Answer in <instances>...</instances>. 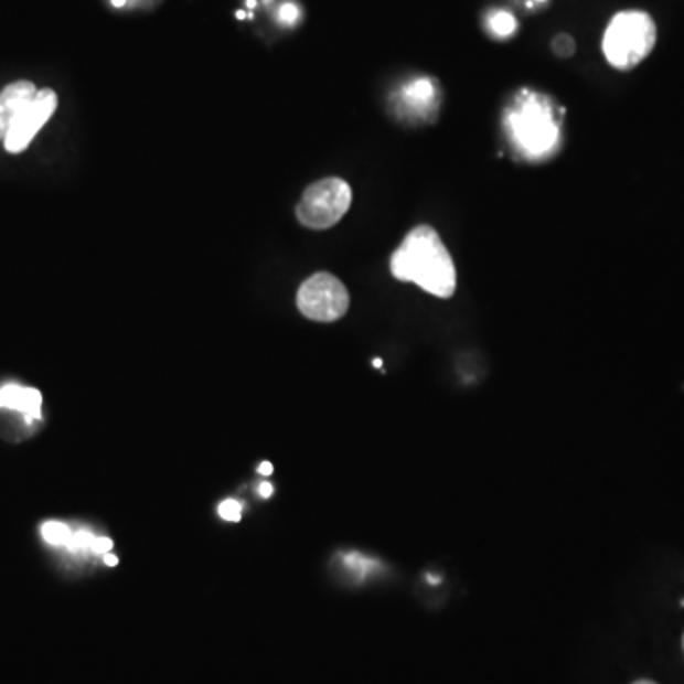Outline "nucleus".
Listing matches in <instances>:
<instances>
[{
	"instance_id": "1",
	"label": "nucleus",
	"mask_w": 684,
	"mask_h": 684,
	"mask_svg": "<svg viewBox=\"0 0 684 684\" xmlns=\"http://www.w3.org/2000/svg\"><path fill=\"white\" fill-rule=\"evenodd\" d=\"M504 131L525 162H546L562 149L563 110L534 89H521L504 113Z\"/></svg>"
},
{
	"instance_id": "2",
	"label": "nucleus",
	"mask_w": 684,
	"mask_h": 684,
	"mask_svg": "<svg viewBox=\"0 0 684 684\" xmlns=\"http://www.w3.org/2000/svg\"><path fill=\"white\" fill-rule=\"evenodd\" d=\"M392 274L399 281L417 284L426 293L449 299L457 289V268L451 254L430 225L413 228L391 260Z\"/></svg>"
},
{
	"instance_id": "3",
	"label": "nucleus",
	"mask_w": 684,
	"mask_h": 684,
	"mask_svg": "<svg viewBox=\"0 0 684 684\" xmlns=\"http://www.w3.org/2000/svg\"><path fill=\"white\" fill-rule=\"evenodd\" d=\"M656 39V23L646 12L626 10L610 20L602 36V52L612 67L630 71L649 57Z\"/></svg>"
},
{
	"instance_id": "4",
	"label": "nucleus",
	"mask_w": 684,
	"mask_h": 684,
	"mask_svg": "<svg viewBox=\"0 0 684 684\" xmlns=\"http://www.w3.org/2000/svg\"><path fill=\"white\" fill-rule=\"evenodd\" d=\"M352 205V189L344 179L328 178L316 181L302 194L297 205V220L312 231L335 226Z\"/></svg>"
},
{
	"instance_id": "5",
	"label": "nucleus",
	"mask_w": 684,
	"mask_h": 684,
	"mask_svg": "<svg viewBox=\"0 0 684 684\" xmlns=\"http://www.w3.org/2000/svg\"><path fill=\"white\" fill-rule=\"evenodd\" d=\"M297 307L308 320L336 322L349 312V289L333 274L316 272L299 288Z\"/></svg>"
},
{
	"instance_id": "6",
	"label": "nucleus",
	"mask_w": 684,
	"mask_h": 684,
	"mask_svg": "<svg viewBox=\"0 0 684 684\" xmlns=\"http://www.w3.org/2000/svg\"><path fill=\"white\" fill-rule=\"evenodd\" d=\"M55 109H57V96H55L54 89H39L33 101L21 110L20 117L15 118V122L10 126L7 137H4L7 151L12 152V154H20V152L25 151L42 126L49 122L50 117L54 115Z\"/></svg>"
},
{
	"instance_id": "7",
	"label": "nucleus",
	"mask_w": 684,
	"mask_h": 684,
	"mask_svg": "<svg viewBox=\"0 0 684 684\" xmlns=\"http://www.w3.org/2000/svg\"><path fill=\"white\" fill-rule=\"evenodd\" d=\"M36 92L39 89L34 88V84L29 81L8 84L7 88L0 92V139L7 137L10 126L15 122V118L20 117L21 110L33 101Z\"/></svg>"
},
{
	"instance_id": "8",
	"label": "nucleus",
	"mask_w": 684,
	"mask_h": 684,
	"mask_svg": "<svg viewBox=\"0 0 684 684\" xmlns=\"http://www.w3.org/2000/svg\"><path fill=\"white\" fill-rule=\"evenodd\" d=\"M0 409L18 410L28 418H42V394L20 384H7L0 388Z\"/></svg>"
},
{
	"instance_id": "9",
	"label": "nucleus",
	"mask_w": 684,
	"mask_h": 684,
	"mask_svg": "<svg viewBox=\"0 0 684 684\" xmlns=\"http://www.w3.org/2000/svg\"><path fill=\"white\" fill-rule=\"evenodd\" d=\"M436 97H438V88L434 81L420 76L405 86L402 92V105L415 115H425L428 107L436 103Z\"/></svg>"
},
{
	"instance_id": "10",
	"label": "nucleus",
	"mask_w": 684,
	"mask_h": 684,
	"mask_svg": "<svg viewBox=\"0 0 684 684\" xmlns=\"http://www.w3.org/2000/svg\"><path fill=\"white\" fill-rule=\"evenodd\" d=\"M489 29L499 39H507V36H512L517 31V20L506 10H496V12L489 15Z\"/></svg>"
},
{
	"instance_id": "11",
	"label": "nucleus",
	"mask_w": 684,
	"mask_h": 684,
	"mask_svg": "<svg viewBox=\"0 0 684 684\" xmlns=\"http://www.w3.org/2000/svg\"><path fill=\"white\" fill-rule=\"evenodd\" d=\"M73 531L60 521H49L42 525V538L49 542L50 546H67Z\"/></svg>"
},
{
	"instance_id": "12",
	"label": "nucleus",
	"mask_w": 684,
	"mask_h": 684,
	"mask_svg": "<svg viewBox=\"0 0 684 684\" xmlns=\"http://www.w3.org/2000/svg\"><path fill=\"white\" fill-rule=\"evenodd\" d=\"M94 541H96V536L86 531V528H81V531H73L71 534V541H68L67 549L71 552H92V546H94Z\"/></svg>"
},
{
	"instance_id": "13",
	"label": "nucleus",
	"mask_w": 684,
	"mask_h": 684,
	"mask_svg": "<svg viewBox=\"0 0 684 684\" xmlns=\"http://www.w3.org/2000/svg\"><path fill=\"white\" fill-rule=\"evenodd\" d=\"M555 54L559 55V57H570V55L575 54L576 44L568 34H559V36H555L554 44Z\"/></svg>"
},
{
	"instance_id": "14",
	"label": "nucleus",
	"mask_w": 684,
	"mask_h": 684,
	"mask_svg": "<svg viewBox=\"0 0 684 684\" xmlns=\"http://www.w3.org/2000/svg\"><path fill=\"white\" fill-rule=\"evenodd\" d=\"M242 510H244V507H242V504L236 502V500H225V502H221L220 504L221 517L226 521H234V523L242 517Z\"/></svg>"
},
{
	"instance_id": "15",
	"label": "nucleus",
	"mask_w": 684,
	"mask_h": 684,
	"mask_svg": "<svg viewBox=\"0 0 684 684\" xmlns=\"http://www.w3.org/2000/svg\"><path fill=\"white\" fill-rule=\"evenodd\" d=\"M299 15H301L299 8L295 7L293 2H288V4H284V7L280 8L278 18H280L284 25H293L295 21L299 20Z\"/></svg>"
},
{
	"instance_id": "16",
	"label": "nucleus",
	"mask_w": 684,
	"mask_h": 684,
	"mask_svg": "<svg viewBox=\"0 0 684 684\" xmlns=\"http://www.w3.org/2000/svg\"><path fill=\"white\" fill-rule=\"evenodd\" d=\"M346 565L352 568H357L360 575H367V570H370L371 567H375V563L367 562L365 557L357 554L346 555Z\"/></svg>"
},
{
	"instance_id": "17",
	"label": "nucleus",
	"mask_w": 684,
	"mask_h": 684,
	"mask_svg": "<svg viewBox=\"0 0 684 684\" xmlns=\"http://www.w3.org/2000/svg\"><path fill=\"white\" fill-rule=\"evenodd\" d=\"M110 547H113V541H110V538H105V536H96V541H94V546H92V554H109Z\"/></svg>"
},
{
	"instance_id": "18",
	"label": "nucleus",
	"mask_w": 684,
	"mask_h": 684,
	"mask_svg": "<svg viewBox=\"0 0 684 684\" xmlns=\"http://www.w3.org/2000/svg\"><path fill=\"white\" fill-rule=\"evenodd\" d=\"M274 493V487L270 485V483H263V485L259 487V494L260 496H263V499H268V496H272Z\"/></svg>"
},
{
	"instance_id": "19",
	"label": "nucleus",
	"mask_w": 684,
	"mask_h": 684,
	"mask_svg": "<svg viewBox=\"0 0 684 684\" xmlns=\"http://www.w3.org/2000/svg\"><path fill=\"white\" fill-rule=\"evenodd\" d=\"M259 472L263 473V475H270V473L274 472L272 464H270V462H263V464L259 466Z\"/></svg>"
},
{
	"instance_id": "20",
	"label": "nucleus",
	"mask_w": 684,
	"mask_h": 684,
	"mask_svg": "<svg viewBox=\"0 0 684 684\" xmlns=\"http://www.w3.org/2000/svg\"><path fill=\"white\" fill-rule=\"evenodd\" d=\"M103 559H105V563H107V565H109V567H115V565H117V563H118L117 555H113V554H105V555H103Z\"/></svg>"
},
{
	"instance_id": "21",
	"label": "nucleus",
	"mask_w": 684,
	"mask_h": 684,
	"mask_svg": "<svg viewBox=\"0 0 684 684\" xmlns=\"http://www.w3.org/2000/svg\"><path fill=\"white\" fill-rule=\"evenodd\" d=\"M110 2H113V7L115 8H124L130 0H110Z\"/></svg>"
},
{
	"instance_id": "22",
	"label": "nucleus",
	"mask_w": 684,
	"mask_h": 684,
	"mask_svg": "<svg viewBox=\"0 0 684 684\" xmlns=\"http://www.w3.org/2000/svg\"><path fill=\"white\" fill-rule=\"evenodd\" d=\"M633 684H656V683H652V681H637V683Z\"/></svg>"
},
{
	"instance_id": "23",
	"label": "nucleus",
	"mask_w": 684,
	"mask_h": 684,
	"mask_svg": "<svg viewBox=\"0 0 684 684\" xmlns=\"http://www.w3.org/2000/svg\"><path fill=\"white\" fill-rule=\"evenodd\" d=\"M247 7L254 8L255 7V0H247Z\"/></svg>"
},
{
	"instance_id": "24",
	"label": "nucleus",
	"mask_w": 684,
	"mask_h": 684,
	"mask_svg": "<svg viewBox=\"0 0 684 684\" xmlns=\"http://www.w3.org/2000/svg\"><path fill=\"white\" fill-rule=\"evenodd\" d=\"M375 367H383V362H381V360H375Z\"/></svg>"
},
{
	"instance_id": "25",
	"label": "nucleus",
	"mask_w": 684,
	"mask_h": 684,
	"mask_svg": "<svg viewBox=\"0 0 684 684\" xmlns=\"http://www.w3.org/2000/svg\"><path fill=\"white\" fill-rule=\"evenodd\" d=\"M534 2H546V0H534Z\"/></svg>"
},
{
	"instance_id": "26",
	"label": "nucleus",
	"mask_w": 684,
	"mask_h": 684,
	"mask_svg": "<svg viewBox=\"0 0 684 684\" xmlns=\"http://www.w3.org/2000/svg\"><path fill=\"white\" fill-rule=\"evenodd\" d=\"M681 605H683V607H684V599H683V601H681Z\"/></svg>"
},
{
	"instance_id": "27",
	"label": "nucleus",
	"mask_w": 684,
	"mask_h": 684,
	"mask_svg": "<svg viewBox=\"0 0 684 684\" xmlns=\"http://www.w3.org/2000/svg\"><path fill=\"white\" fill-rule=\"evenodd\" d=\"M683 644H684V639H683Z\"/></svg>"
}]
</instances>
